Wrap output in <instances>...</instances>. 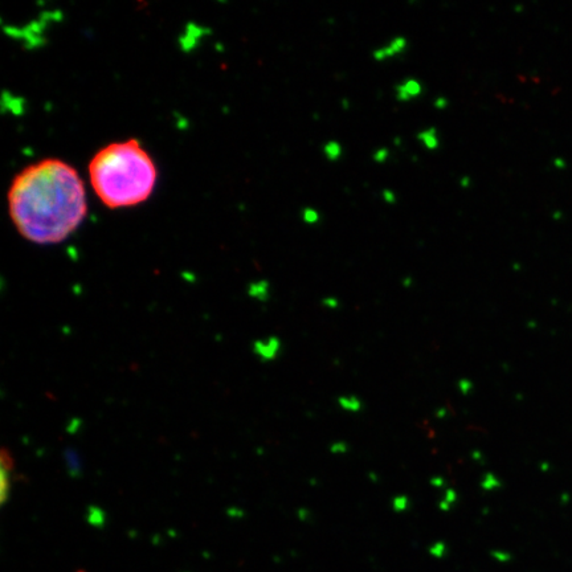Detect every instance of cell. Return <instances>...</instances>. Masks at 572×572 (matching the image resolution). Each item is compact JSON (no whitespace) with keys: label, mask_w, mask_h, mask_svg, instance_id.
<instances>
[{"label":"cell","mask_w":572,"mask_h":572,"mask_svg":"<svg viewBox=\"0 0 572 572\" xmlns=\"http://www.w3.org/2000/svg\"><path fill=\"white\" fill-rule=\"evenodd\" d=\"M8 208L14 225L28 241L57 244L82 223L88 203L77 171L60 159H44L14 178Z\"/></svg>","instance_id":"1"},{"label":"cell","mask_w":572,"mask_h":572,"mask_svg":"<svg viewBox=\"0 0 572 572\" xmlns=\"http://www.w3.org/2000/svg\"><path fill=\"white\" fill-rule=\"evenodd\" d=\"M90 183L99 200L111 209L132 207L150 198L157 167L136 139L111 143L93 157Z\"/></svg>","instance_id":"2"},{"label":"cell","mask_w":572,"mask_h":572,"mask_svg":"<svg viewBox=\"0 0 572 572\" xmlns=\"http://www.w3.org/2000/svg\"><path fill=\"white\" fill-rule=\"evenodd\" d=\"M408 48V40L405 36H393L391 40L384 45H380L376 49L372 51V59L375 61H385V60L393 59L396 56L401 55L404 52L407 51Z\"/></svg>","instance_id":"3"},{"label":"cell","mask_w":572,"mask_h":572,"mask_svg":"<svg viewBox=\"0 0 572 572\" xmlns=\"http://www.w3.org/2000/svg\"><path fill=\"white\" fill-rule=\"evenodd\" d=\"M422 92H424V86L421 81L414 77L404 78L395 86V97L399 102H409L412 99L420 97Z\"/></svg>","instance_id":"4"},{"label":"cell","mask_w":572,"mask_h":572,"mask_svg":"<svg viewBox=\"0 0 572 572\" xmlns=\"http://www.w3.org/2000/svg\"><path fill=\"white\" fill-rule=\"evenodd\" d=\"M281 350V342L278 338L270 337L266 341H257L254 343V352L262 360H271L277 358Z\"/></svg>","instance_id":"5"},{"label":"cell","mask_w":572,"mask_h":572,"mask_svg":"<svg viewBox=\"0 0 572 572\" xmlns=\"http://www.w3.org/2000/svg\"><path fill=\"white\" fill-rule=\"evenodd\" d=\"M64 460H65L66 472L72 478H78L82 474V462H81L80 453L77 449L69 447L64 451Z\"/></svg>","instance_id":"6"},{"label":"cell","mask_w":572,"mask_h":572,"mask_svg":"<svg viewBox=\"0 0 572 572\" xmlns=\"http://www.w3.org/2000/svg\"><path fill=\"white\" fill-rule=\"evenodd\" d=\"M417 139L426 150L433 151L440 147V135L436 127L422 128L417 132Z\"/></svg>","instance_id":"7"},{"label":"cell","mask_w":572,"mask_h":572,"mask_svg":"<svg viewBox=\"0 0 572 572\" xmlns=\"http://www.w3.org/2000/svg\"><path fill=\"white\" fill-rule=\"evenodd\" d=\"M338 404L339 407L346 412H351V413H356V412L362 411L363 408V403L355 395H343L338 399Z\"/></svg>","instance_id":"8"},{"label":"cell","mask_w":572,"mask_h":572,"mask_svg":"<svg viewBox=\"0 0 572 572\" xmlns=\"http://www.w3.org/2000/svg\"><path fill=\"white\" fill-rule=\"evenodd\" d=\"M322 151L323 154H325V157H326L327 161L330 162L339 161V159L342 158V155H343V147H342L341 143L335 139L327 140V142L323 145Z\"/></svg>","instance_id":"9"},{"label":"cell","mask_w":572,"mask_h":572,"mask_svg":"<svg viewBox=\"0 0 572 572\" xmlns=\"http://www.w3.org/2000/svg\"><path fill=\"white\" fill-rule=\"evenodd\" d=\"M11 494V472L10 470L2 469V492H0V498L2 503L6 505Z\"/></svg>","instance_id":"10"},{"label":"cell","mask_w":572,"mask_h":572,"mask_svg":"<svg viewBox=\"0 0 572 572\" xmlns=\"http://www.w3.org/2000/svg\"><path fill=\"white\" fill-rule=\"evenodd\" d=\"M88 522L94 527L102 528L105 526V513L98 507H90L88 510Z\"/></svg>","instance_id":"11"},{"label":"cell","mask_w":572,"mask_h":572,"mask_svg":"<svg viewBox=\"0 0 572 572\" xmlns=\"http://www.w3.org/2000/svg\"><path fill=\"white\" fill-rule=\"evenodd\" d=\"M501 486V481L498 480V477L494 476L493 473L485 474L481 480V488L486 490V492H493Z\"/></svg>","instance_id":"12"},{"label":"cell","mask_w":572,"mask_h":572,"mask_svg":"<svg viewBox=\"0 0 572 572\" xmlns=\"http://www.w3.org/2000/svg\"><path fill=\"white\" fill-rule=\"evenodd\" d=\"M456 501H457V493H456L453 489H447V490H445L444 498L441 499L440 503H439V507H440L443 511H448V510L451 509L452 505L456 503Z\"/></svg>","instance_id":"13"},{"label":"cell","mask_w":572,"mask_h":572,"mask_svg":"<svg viewBox=\"0 0 572 572\" xmlns=\"http://www.w3.org/2000/svg\"><path fill=\"white\" fill-rule=\"evenodd\" d=\"M302 219H304V221L306 224H317L319 223V220H321V213L317 211L316 208H312V207H308V208L304 209V212H302Z\"/></svg>","instance_id":"14"},{"label":"cell","mask_w":572,"mask_h":572,"mask_svg":"<svg viewBox=\"0 0 572 572\" xmlns=\"http://www.w3.org/2000/svg\"><path fill=\"white\" fill-rule=\"evenodd\" d=\"M392 507L396 513H403L409 507V498L407 495H397L392 499Z\"/></svg>","instance_id":"15"},{"label":"cell","mask_w":572,"mask_h":572,"mask_svg":"<svg viewBox=\"0 0 572 572\" xmlns=\"http://www.w3.org/2000/svg\"><path fill=\"white\" fill-rule=\"evenodd\" d=\"M429 554L432 555V556L437 557V559L444 557L445 554H447V544H445L444 542H441V540L435 542L432 546L429 547Z\"/></svg>","instance_id":"16"},{"label":"cell","mask_w":572,"mask_h":572,"mask_svg":"<svg viewBox=\"0 0 572 572\" xmlns=\"http://www.w3.org/2000/svg\"><path fill=\"white\" fill-rule=\"evenodd\" d=\"M389 155H391V153L387 147H379L372 153V159L376 163H385L389 159Z\"/></svg>","instance_id":"17"},{"label":"cell","mask_w":572,"mask_h":572,"mask_svg":"<svg viewBox=\"0 0 572 572\" xmlns=\"http://www.w3.org/2000/svg\"><path fill=\"white\" fill-rule=\"evenodd\" d=\"M381 199H383L387 204H395L397 200V196L396 194H395V191L385 188V190L381 191Z\"/></svg>","instance_id":"18"},{"label":"cell","mask_w":572,"mask_h":572,"mask_svg":"<svg viewBox=\"0 0 572 572\" xmlns=\"http://www.w3.org/2000/svg\"><path fill=\"white\" fill-rule=\"evenodd\" d=\"M349 451V445L346 443H334L330 447V452L334 455H345L346 452Z\"/></svg>","instance_id":"19"},{"label":"cell","mask_w":572,"mask_h":572,"mask_svg":"<svg viewBox=\"0 0 572 572\" xmlns=\"http://www.w3.org/2000/svg\"><path fill=\"white\" fill-rule=\"evenodd\" d=\"M448 105H449V101H448L447 97H443V95H439V97H436L435 98V101H433V106H435V109H437V110H444V109H447Z\"/></svg>","instance_id":"20"},{"label":"cell","mask_w":572,"mask_h":572,"mask_svg":"<svg viewBox=\"0 0 572 572\" xmlns=\"http://www.w3.org/2000/svg\"><path fill=\"white\" fill-rule=\"evenodd\" d=\"M322 305L327 309H338L341 302H339V300L337 297H325L322 300Z\"/></svg>","instance_id":"21"},{"label":"cell","mask_w":572,"mask_h":572,"mask_svg":"<svg viewBox=\"0 0 572 572\" xmlns=\"http://www.w3.org/2000/svg\"><path fill=\"white\" fill-rule=\"evenodd\" d=\"M459 388L460 391H461L464 395H466V393H469L470 391H472V388H473V383L470 380H465V379H462V380H460L459 383Z\"/></svg>","instance_id":"22"},{"label":"cell","mask_w":572,"mask_h":572,"mask_svg":"<svg viewBox=\"0 0 572 572\" xmlns=\"http://www.w3.org/2000/svg\"><path fill=\"white\" fill-rule=\"evenodd\" d=\"M492 556L494 557L495 560L502 561V563L510 560V554H507L505 551H492Z\"/></svg>","instance_id":"23"},{"label":"cell","mask_w":572,"mask_h":572,"mask_svg":"<svg viewBox=\"0 0 572 572\" xmlns=\"http://www.w3.org/2000/svg\"><path fill=\"white\" fill-rule=\"evenodd\" d=\"M431 484H432L435 488H443L445 485V481L443 477H433L432 480H431Z\"/></svg>","instance_id":"24"},{"label":"cell","mask_w":572,"mask_h":572,"mask_svg":"<svg viewBox=\"0 0 572 572\" xmlns=\"http://www.w3.org/2000/svg\"><path fill=\"white\" fill-rule=\"evenodd\" d=\"M470 184H472V179H470L469 176H462L461 179H460V186L462 188H469Z\"/></svg>","instance_id":"25"},{"label":"cell","mask_w":572,"mask_h":572,"mask_svg":"<svg viewBox=\"0 0 572 572\" xmlns=\"http://www.w3.org/2000/svg\"><path fill=\"white\" fill-rule=\"evenodd\" d=\"M412 283H413V279H412L411 277H405V278H403V286H405V288L412 286Z\"/></svg>","instance_id":"26"},{"label":"cell","mask_w":572,"mask_h":572,"mask_svg":"<svg viewBox=\"0 0 572 572\" xmlns=\"http://www.w3.org/2000/svg\"><path fill=\"white\" fill-rule=\"evenodd\" d=\"M445 414H447V409H445V408H441V409H439V411H437L436 416L437 417H444Z\"/></svg>","instance_id":"27"},{"label":"cell","mask_w":572,"mask_h":572,"mask_svg":"<svg viewBox=\"0 0 572 572\" xmlns=\"http://www.w3.org/2000/svg\"><path fill=\"white\" fill-rule=\"evenodd\" d=\"M341 103H342V106L345 107V109H347V107L350 106V101H349V99L343 98V99H342V101H341Z\"/></svg>","instance_id":"28"},{"label":"cell","mask_w":572,"mask_h":572,"mask_svg":"<svg viewBox=\"0 0 572 572\" xmlns=\"http://www.w3.org/2000/svg\"><path fill=\"white\" fill-rule=\"evenodd\" d=\"M473 459H474V460H481V453H480V452H473Z\"/></svg>","instance_id":"29"},{"label":"cell","mask_w":572,"mask_h":572,"mask_svg":"<svg viewBox=\"0 0 572 572\" xmlns=\"http://www.w3.org/2000/svg\"><path fill=\"white\" fill-rule=\"evenodd\" d=\"M400 143H401V142H400L399 138H396V139H395V145H400Z\"/></svg>","instance_id":"30"}]
</instances>
